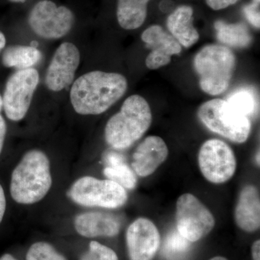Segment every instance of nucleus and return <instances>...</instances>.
I'll list each match as a JSON object with an SVG mask.
<instances>
[{
  "mask_svg": "<svg viewBox=\"0 0 260 260\" xmlns=\"http://www.w3.org/2000/svg\"><path fill=\"white\" fill-rule=\"evenodd\" d=\"M42 53L34 47L11 46L3 54V63L6 68L23 70L31 68L42 59Z\"/></svg>",
  "mask_w": 260,
  "mask_h": 260,
  "instance_id": "aec40b11",
  "label": "nucleus"
},
{
  "mask_svg": "<svg viewBox=\"0 0 260 260\" xmlns=\"http://www.w3.org/2000/svg\"><path fill=\"white\" fill-rule=\"evenodd\" d=\"M39 83L35 68L17 70L7 81L3 95V108L10 120H22L28 112Z\"/></svg>",
  "mask_w": 260,
  "mask_h": 260,
  "instance_id": "6e6552de",
  "label": "nucleus"
},
{
  "mask_svg": "<svg viewBox=\"0 0 260 260\" xmlns=\"http://www.w3.org/2000/svg\"><path fill=\"white\" fill-rule=\"evenodd\" d=\"M141 39L146 47L151 49L145 60L148 69L157 70L166 66L171 62L173 55L181 53V44L160 25L149 27L142 34Z\"/></svg>",
  "mask_w": 260,
  "mask_h": 260,
  "instance_id": "ddd939ff",
  "label": "nucleus"
},
{
  "mask_svg": "<svg viewBox=\"0 0 260 260\" xmlns=\"http://www.w3.org/2000/svg\"><path fill=\"white\" fill-rule=\"evenodd\" d=\"M80 260H99L96 257V256L95 254H93L91 251H88V252H85V254H83L80 257Z\"/></svg>",
  "mask_w": 260,
  "mask_h": 260,
  "instance_id": "7c9ffc66",
  "label": "nucleus"
},
{
  "mask_svg": "<svg viewBox=\"0 0 260 260\" xmlns=\"http://www.w3.org/2000/svg\"><path fill=\"white\" fill-rule=\"evenodd\" d=\"M104 174L108 179L117 183L124 189H133L136 186L135 173L116 154L108 155L107 167L104 169Z\"/></svg>",
  "mask_w": 260,
  "mask_h": 260,
  "instance_id": "412c9836",
  "label": "nucleus"
},
{
  "mask_svg": "<svg viewBox=\"0 0 260 260\" xmlns=\"http://www.w3.org/2000/svg\"><path fill=\"white\" fill-rule=\"evenodd\" d=\"M198 115L210 131L231 141L243 143L250 135L249 117L223 99H212L202 104L198 109Z\"/></svg>",
  "mask_w": 260,
  "mask_h": 260,
  "instance_id": "39448f33",
  "label": "nucleus"
},
{
  "mask_svg": "<svg viewBox=\"0 0 260 260\" xmlns=\"http://www.w3.org/2000/svg\"><path fill=\"white\" fill-rule=\"evenodd\" d=\"M210 260H228L226 258L223 257V256H215V257L212 258Z\"/></svg>",
  "mask_w": 260,
  "mask_h": 260,
  "instance_id": "72a5a7b5",
  "label": "nucleus"
},
{
  "mask_svg": "<svg viewBox=\"0 0 260 260\" xmlns=\"http://www.w3.org/2000/svg\"><path fill=\"white\" fill-rule=\"evenodd\" d=\"M191 242L182 237L178 231H173L164 241L162 254L169 260L182 259L188 253Z\"/></svg>",
  "mask_w": 260,
  "mask_h": 260,
  "instance_id": "5701e85b",
  "label": "nucleus"
},
{
  "mask_svg": "<svg viewBox=\"0 0 260 260\" xmlns=\"http://www.w3.org/2000/svg\"><path fill=\"white\" fill-rule=\"evenodd\" d=\"M168 155L169 149L164 140L158 136H149L136 148L132 167L140 177H148L167 160Z\"/></svg>",
  "mask_w": 260,
  "mask_h": 260,
  "instance_id": "4468645a",
  "label": "nucleus"
},
{
  "mask_svg": "<svg viewBox=\"0 0 260 260\" xmlns=\"http://www.w3.org/2000/svg\"><path fill=\"white\" fill-rule=\"evenodd\" d=\"M200 172L207 180L222 184L232 179L237 169L235 154L225 142L210 139L203 143L198 154Z\"/></svg>",
  "mask_w": 260,
  "mask_h": 260,
  "instance_id": "9d476101",
  "label": "nucleus"
},
{
  "mask_svg": "<svg viewBox=\"0 0 260 260\" xmlns=\"http://www.w3.org/2000/svg\"><path fill=\"white\" fill-rule=\"evenodd\" d=\"M80 62L79 49L73 43H62L56 49L45 76V84L52 91L68 88L75 79Z\"/></svg>",
  "mask_w": 260,
  "mask_h": 260,
  "instance_id": "9b49d317",
  "label": "nucleus"
},
{
  "mask_svg": "<svg viewBox=\"0 0 260 260\" xmlns=\"http://www.w3.org/2000/svg\"><path fill=\"white\" fill-rule=\"evenodd\" d=\"M207 4L214 10L225 9L228 7L236 4L239 0H205Z\"/></svg>",
  "mask_w": 260,
  "mask_h": 260,
  "instance_id": "bb28decb",
  "label": "nucleus"
},
{
  "mask_svg": "<svg viewBox=\"0 0 260 260\" xmlns=\"http://www.w3.org/2000/svg\"><path fill=\"white\" fill-rule=\"evenodd\" d=\"M126 242L130 260H152L160 246V234L151 220L140 218L128 227Z\"/></svg>",
  "mask_w": 260,
  "mask_h": 260,
  "instance_id": "f8f14e48",
  "label": "nucleus"
},
{
  "mask_svg": "<svg viewBox=\"0 0 260 260\" xmlns=\"http://www.w3.org/2000/svg\"><path fill=\"white\" fill-rule=\"evenodd\" d=\"M75 229L82 237H115L120 231V222L114 215L102 212H88L75 219Z\"/></svg>",
  "mask_w": 260,
  "mask_h": 260,
  "instance_id": "2eb2a0df",
  "label": "nucleus"
},
{
  "mask_svg": "<svg viewBox=\"0 0 260 260\" xmlns=\"http://www.w3.org/2000/svg\"><path fill=\"white\" fill-rule=\"evenodd\" d=\"M225 101L247 117L254 114L257 109V101L251 89H238L232 92Z\"/></svg>",
  "mask_w": 260,
  "mask_h": 260,
  "instance_id": "4be33fe9",
  "label": "nucleus"
},
{
  "mask_svg": "<svg viewBox=\"0 0 260 260\" xmlns=\"http://www.w3.org/2000/svg\"><path fill=\"white\" fill-rule=\"evenodd\" d=\"M236 223L246 232H254L260 226V198L257 188L246 185L241 191L234 210Z\"/></svg>",
  "mask_w": 260,
  "mask_h": 260,
  "instance_id": "dca6fc26",
  "label": "nucleus"
},
{
  "mask_svg": "<svg viewBox=\"0 0 260 260\" xmlns=\"http://www.w3.org/2000/svg\"><path fill=\"white\" fill-rule=\"evenodd\" d=\"M26 260H67L47 242H37L29 248Z\"/></svg>",
  "mask_w": 260,
  "mask_h": 260,
  "instance_id": "b1692460",
  "label": "nucleus"
},
{
  "mask_svg": "<svg viewBox=\"0 0 260 260\" xmlns=\"http://www.w3.org/2000/svg\"><path fill=\"white\" fill-rule=\"evenodd\" d=\"M176 223L178 232L189 242L203 239L215 225L211 212L194 195L184 194L177 200Z\"/></svg>",
  "mask_w": 260,
  "mask_h": 260,
  "instance_id": "0eeeda50",
  "label": "nucleus"
},
{
  "mask_svg": "<svg viewBox=\"0 0 260 260\" xmlns=\"http://www.w3.org/2000/svg\"><path fill=\"white\" fill-rule=\"evenodd\" d=\"M214 27L219 42L229 47L246 48L252 41L250 32L244 24H229L223 20H217Z\"/></svg>",
  "mask_w": 260,
  "mask_h": 260,
  "instance_id": "6ab92c4d",
  "label": "nucleus"
},
{
  "mask_svg": "<svg viewBox=\"0 0 260 260\" xmlns=\"http://www.w3.org/2000/svg\"><path fill=\"white\" fill-rule=\"evenodd\" d=\"M5 45H6V39L3 32L0 31V51L4 49Z\"/></svg>",
  "mask_w": 260,
  "mask_h": 260,
  "instance_id": "2f4dec72",
  "label": "nucleus"
},
{
  "mask_svg": "<svg viewBox=\"0 0 260 260\" xmlns=\"http://www.w3.org/2000/svg\"><path fill=\"white\" fill-rule=\"evenodd\" d=\"M0 260H17L14 256L10 254H5L0 257Z\"/></svg>",
  "mask_w": 260,
  "mask_h": 260,
  "instance_id": "473e14b6",
  "label": "nucleus"
},
{
  "mask_svg": "<svg viewBox=\"0 0 260 260\" xmlns=\"http://www.w3.org/2000/svg\"><path fill=\"white\" fill-rule=\"evenodd\" d=\"M124 75L92 71L79 77L70 90L73 109L81 115H98L107 111L127 90Z\"/></svg>",
  "mask_w": 260,
  "mask_h": 260,
  "instance_id": "f257e3e1",
  "label": "nucleus"
},
{
  "mask_svg": "<svg viewBox=\"0 0 260 260\" xmlns=\"http://www.w3.org/2000/svg\"><path fill=\"white\" fill-rule=\"evenodd\" d=\"M193 64L202 90L209 95H218L224 93L230 85L236 57L225 46L211 44L198 51Z\"/></svg>",
  "mask_w": 260,
  "mask_h": 260,
  "instance_id": "20e7f679",
  "label": "nucleus"
},
{
  "mask_svg": "<svg viewBox=\"0 0 260 260\" xmlns=\"http://www.w3.org/2000/svg\"><path fill=\"white\" fill-rule=\"evenodd\" d=\"M52 186L50 162L44 152L29 150L12 173L10 194L17 203L32 205L45 198Z\"/></svg>",
  "mask_w": 260,
  "mask_h": 260,
  "instance_id": "f03ea898",
  "label": "nucleus"
},
{
  "mask_svg": "<svg viewBox=\"0 0 260 260\" xmlns=\"http://www.w3.org/2000/svg\"><path fill=\"white\" fill-rule=\"evenodd\" d=\"M10 2H13V3H25L26 0H10Z\"/></svg>",
  "mask_w": 260,
  "mask_h": 260,
  "instance_id": "c9c22d12",
  "label": "nucleus"
},
{
  "mask_svg": "<svg viewBox=\"0 0 260 260\" xmlns=\"http://www.w3.org/2000/svg\"><path fill=\"white\" fill-rule=\"evenodd\" d=\"M68 195L76 204L107 209L120 208L128 198L125 189L117 183L92 177H83L75 181Z\"/></svg>",
  "mask_w": 260,
  "mask_h": 260,
  "instance_id": "423d86ee",
  "label": "nucleus"
},
{
  "mask_svg": "<svg viewBox=\"0 0 260 260\" xmlns=\"http://www.w3.org/2000/svg\"><path fill=\"white\" fill-rule=\"evenodd\" d=\"M6 205V198H5L4 189L0 184V223L3 221V217L5 215Z\"/></svg>",
  "mask_w": 260,
  "mask_h": 260,
  "instance_id": "c85d7f7f",
  "label": "nucleus"
},
{
  "mask_svg": "<svg viewBox=\"0 0 260 260\" xmlns=\"http://www.w3.org/2000/svg\"><path fill=\"white\" fill-rule=\"evenodd\" d=\"M152 119L151 109L144 98L131 95L123 103L120 112L108 121L106 141L117 150L129 148L148 131Z\"/></svg>",
  "mask_w": 260,
  "mask_h": 260,
  "instance_id": "7ed1b4c3",
  "label": "nucleus"
},
{
  "mask_svg": "<svg viewBox=\"0 0 260 260\" xmlns=\"http://www.w3.org/2000/svg\"><path fill=\"white\" fill-rule=\"evenodd\" d=\"M3 97H2V95H0V113L2 112V109H3Z\"/></svg>",
  "mask_w": 260,
  "mask_h": 260,
  "instance_id": "f704fd0d",
  "label": "nucleus"
},
{
  "mask_svg": "<svg viewBox=\"0 0 260 260\" xmlns=\"http://www.w3.org/2000/svg\"><path fill=\"white\" fill-rule=\"evenodd\" d=\"M253 260H260V241L256 240L251 246Z\"/></svg>",
  "mask_w": 260,
  "mask_h": 260,
  "instance_id": "c756f323",
  "label": "nucleus"
},
{
  "mask_svg": "<svg viewBox=\"0 0 260 260\" xmlns=\"http://www.w3.org/2000/svg\"><path fill=\"white\" fill-rule=\"evenodd\" d=\"M193 9L187 5L179 7L168 17L167 28L181 46L191 47L198 42L200 34L193 26Z\"/></svg>",
  "mask_w": 260,
  "mask_h": 260,
  "instance_id": "f3484780",
  "label": "nucleus"
},
{
  "mask_svg": "<svg viewBox=\"0 0 260 260\" xmlns=\"http://www.w3.org/2000/svg\"><path fill=\"white\" fill-rule=\"evenodd\" d=\"M89 251L95 254L99 260H119L115 251L95 241H92L89 244Z\"/></svg>",
  "mask_w": 260,
  "mask_h": 260,
  "instance_id": "393cba45",
  "label": "nucleus"
},
{
  "mask_svg": "<svg viewBox=\"0 0 260 260\" xmlns=\"http://www.w3.org/2000/svg\"><path fill=\"white\" fill-rule=\"evenodd\" d=\"M74 22V14L69 8L57 7L50 0L39 2L28 15V24L32 31L46 39L64 37L73 28Z\"/></svg>",
  "mask_w": 260,
  "mask_h": 260,
  "instance_id": "1a4fd4ad",
  "label": "nucleus"
},
{
  "mask_svg": "<svg viewBox=\"0 0 260 260\" xmlns=\"http://www.w3.org/2000/svg\"><path fill=\"white\" fill-rule=\"evenodd\" d=\"M259 1L260 0H254V3H258V4H259Z\"/></svg>",
  "mask_w": 260,
  "mask_h": 260,
  "instance_id": "e433bc0d",
  "label": "nucleus"
},
{
  "mask_svg": "<svg viewBox=\"0 0 260 260\" xmlns=\"http://www.w3.org/2000/svg\"><path fill=\"white\" fill-rule=\"evenodd\" d=\"M244 13L246 19L256 28H259V4L256 3L246 5L244 8Z\"/></svg>",
  "mask_w": 260,
  "mask_h": 260,
  "instance_id": "a878e982",
  "label": "nucleus"
},
{
  "mask_svg": "<svg viewBox=\"0 0 260 260\" xmlns=\"http://www.w3.org/2000/svg\"><path fill=\"white\" fill-rule=\"evenodd\" d=\"M149 0H118V23L125 30L140 28L147 17V5Z\"/></svg>",
  "mask_w": 260,
  "mask_h": 260,
  "instance_id": "a211bd4d",
  "label": "nucleus"
},
{
  "mask_svg": "<svg viewBox=\"0 0 260 260\" xmlns=\"http://www.w3.org/2000/svg\"><path fill=\"white\" fill-rule=\"evenodd\" d=\"M7 133V125L4 118L0 116V154L4 145L5 136Z\"/></svg>",
  "mask_w": 260,
  "mask_h": 260,
  "instance_id": "cd10ccee",
  "label": "nucleus"
}]
</instances>
